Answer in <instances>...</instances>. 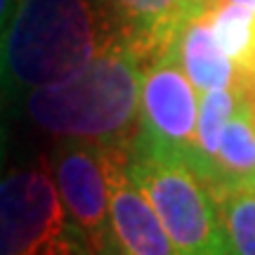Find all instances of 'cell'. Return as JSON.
<instances>
[{"instance_id": "cell-1", "label": "cell", "mask_w": 255, "mask_h": 255, "mask_svg": "<svg viewBox=\"0 0 255 255\" xmlns=\"http://www.w3.org/2000/svg\"><path fill=\"white\" fill-rule=\"evenodd\" d=\"M121 43L130 45L102 0H17L0 33V88L19 97L62 83Z\"/></svg>"}, {"instance_id": "cell-2", "label": "cell", "mask_w": 255, "mask_h": 255, "mask_svg": "<svg viewBox=\"0 0 255 255\" xmlns=\"http://www.w3.org/2000/svg\"><path fill=\"white\" fill-rule=\"evenodd\" d=\"M144 64L135 47L121 43L71 78L19 95V104L38 130L55 139L130 149L139 130Z\"/></svg>"}, {"instance_id": "cell-3", "label": "cell", "mask_w": 255, "mask_h": 255, "mask_svg": "<svg viewBox=\"0 0 255 255\" xmlns=\"http://www.w3.org/2000/svg\"><path fill=\"white\" fill-rule=\"evenodd\" d=\"M128 175L144 191L180 255H232L215 191L182 156L130 146Z\"/></svg>"}, {"instance_id": "cell-4", "label": "cell", "mask_w": 255, "mask_h": 255, "mask_svg": "<svg viewBox=\"0 0 255 255\" xmlns=\"http://www.w3.org/2000/svg\"><path fill=\"white\" fill-rule=\"evenodd\" d=\"M0 255H92L50 168H14L0 177Z\"/></svg>"}, {"instance_id": "cell-5", "label": "cell", "mask_w": 255, "mask_h": 255, "mask_svg": "<svg viewBox=\"0 0 255 255\" xmlns=\"http://www.w3.org/2000/svg\"><path fill=\"white\" fill-rule=\"evenodd\" d=\"M187 73L168 45L144 64L139 95V130L130 146H146L182 156L199 168L196 119L199 97Z\"/></svg>"}, {"instance_id": "cell-6", "label": "cell", "mask_w": 255, "mask_h": 255, "mask_svg": "<svg viewBox=\"0 0 255 255\" xmlns=\"http://www.w3.org/2000/svg\"><path fill=\"white\" fill-rule=\"evenodd\" d=\"M119 149L123 146L59 139L47 161L64 210L81 229L92 255H114L109 222V173Z\"/></svg>"}, {"instance_id": "cell-7", "label": "cell", "mask_w": 255, "mask_h": 255, "mask_svg": "<svg viewBox=\"0 0 255 255\" xmlns=\"http://www.w3.org/2000/svg\"><path fill=\"white\" fill-rule=\"evenodd\" d=\"M128 149H119L109 173V222L114 255H180L144 191L128 175Z\"/></svg>"}, {"instance_id": "cell-8", "label": "cell", "mask_w": 255, "mask_h": 255, "mask_svg": "<svg viewBox=\"0 0 255 255\" xmlns=\"http://www.w3.org/2000/svg\"><path fill=\"white\" fill-rule=\"evenodd\" d=\"M210 7H213V0L189 2V12L180 21L170 43L182 71L199 92L232 88L239 83V64L222 52V47L213 36Z\"/></svg>"}, {"instance_id": "cell-9", "label": "cell", "mask_w": 255, "mask_h": 255, "mask_svg": "<svg viewBox=\"0 0 255 255\" xmlns=\"http://www.w3.org/2000/svg\"><path fill=\"white\" fill-rule=\"evenodd\" d=\"M102 2L119 19L130 45L146 62L173 43L180 21L189 12V0H102Z\"/></svg>"}, {"instance_id": "cell-10", "label": "cell", "mask_w": 255, "mask_h": 255, "mask_svg": "<svg viewBox=\"0 0 255 255\" xmlns=\"http://www.w3.org/2000/svg\"><path fill=\"white\" fill-rule=\"evenodd\" d=\"M208 184L213 191L232 184H255V116L246 97L220 137L218 151L210 161Z\"/></svg>"}, {"instance_id": "cell-11", "label": "cell", "mask_w": 255, "mask_h": 255, "mask_svg": "<svg viewBox=\"0 0 255 255\" xmlns=\"http://www.w3.org/2000/svg\"><path fill=\"white\" fill-rule=\"evenodd\" d=\"M244 100L241 85L220 88V90L201 92L199 100V119H196V149H199V168L196 173L208 182L210 161L218 151L220 137L225 132V126L234 116L239 104Z\"/></svg>"}, {"instance_id": "cell-12", "label": "cell", "mask_w": 255, "mask_h": 255, "mask_svg": "<svg viewBox=\"0 0 255 255\" xmlns=\"http://www.w3.org/2000/svg\"><path fill=\"white\" fill-rule=\"evenodd\" d=\"M232 255H255V184H232L215 191Z\"/></svg>"}, {"instance_id": "cell-13", "label": "cell", "mask_w": 255, "mask_h": 255, "mask_svg": "<svg viewBox=\"0 0 255 255\" xmlns=\"http://www.w3.org/2000/svg\"><path fill=\"white\" fill-rule=\"evenodd\" d=\"M210 26L222 52L241 69L255 62V14L251 9L234 2H213Z\"/></svg>"}, {"instance_id": "cell-14", "label": "cell", "mask_w": 255, "mask_h": 255, "mask_svg": "<svg viewBox=\"0 0 255 255\" xmlns=\"http://www.w3.org/2000/svg\"><path fill=\"white\" fill-rule=\"evenodd\" d=\"M14 5H17V0H0V33H2L5 26L9 24L12 12H14Z\"/></svg>"}, {"instance_id": "cell-15", "label": "cell", "mask_w": 255, "mask_h": 255, "mask_svg": "<svg viewBox=\"0 0 255 255\" xmlns=\"http://www.w3.org/2000/svg\"><path fill=\"white\" fill-rule=\"evenodd\" d=\"M213 2H234V5H241V7L251 9L255 14V0H213Z\"/></svg>"}, {"instance_id": "cell-16", "label": "cell", "mask_w": 255, "mask_h": 255, "mask_svg": "<svg viewBox=\"0 0 255 255\" xmlns=\"http://www.w3.org/2000/svg\"><path fill=\"white\" fill-rule=\"evenodd\" d=\"M0 163H2V130H0Z\"/></svg>"}]
</instances>
